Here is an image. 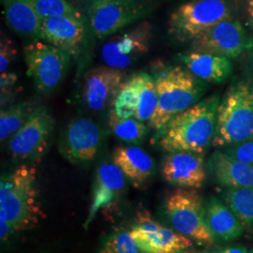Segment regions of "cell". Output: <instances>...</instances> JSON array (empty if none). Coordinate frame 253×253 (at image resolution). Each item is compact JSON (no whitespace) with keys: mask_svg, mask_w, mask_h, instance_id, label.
Listing matches in <instances>:
<instances>
[{"mask_svg":"<svg viewBox=\"0 0 253 253\" xmlns=\"http://www.w3.org/2000/svg\"><path fill=\"white\" fill-rule=\"evenodd\" d=\"M217 95L200 100L157 130L155 141L164 151L205 153L212 145L216 129Z\"/></svg>","mask_w":253,"mask_h":253,"instance_id":"1","label":"cell"},{"mask_svg":"<svg viewBox=\"0 0 253 253\" xmlns=\"http://www.w3.org/2000/svg\"><path fill=\"white\" fill-rule=\"evenodd\" d=\"M43 216L34 165L22 164L1 176L0 221L15 234L35 226Z\"/></svg>","mask_w":253,"mask_h":253,"instance_id":"2","label":"cell"},{"mask_svg":"<svg viewBox=\"0 0 253 253\" xmlns=\"http://www.w3.org/2000/svg\"><path fill=\"white\" fill-rule=\"evenodd\" d=\"M153 76L158 106L148 126L157 131L175 116L197 103L207 85L181 66L165 67L154 73Z\"/></svg>","mask_w":253,"mask_h":253,"instance_id":"3","label":"cell"},{"mask_svg":"<svg viewBox=\"0 0 253 253\" xmlns=\"http://www.w3.org/2000/svg\"><path fill=\"white\" fill-rule=\"evenodd\" d=\"M253 138V85L233 84L219 101L212 145L227 147Z\"/></svg>","mask_w":253,"mask_h":253,"instance_id":"4","label":"cell"},{"mask_svg":"<svg viewBox=\"0 0 253 253\" xmlns=\"http://www.w3.org/2000/svg\"><path fill=\"white\" fill-rule=\"evenodd\" d=\"M164 214L170 225L181 235L201 246L214 244L206 220V208L197 190L177 188L164 199Z\"/></svg>","mask_w":253,"mask_h":253,"instance_id":"5","label":"cell"},{"mask_svg":"<svg viewBox=\"0 0 253 253\" xmlns=\"http://www.w3.org/2000/svg\"><path fill=\"white\" fill-rule=\"evenodd\" d=\"M231 17L225 0H192L171 13L168 32L177 42H191L208 28Z\"/></svg>","mask_w":253,"mask_h":253,"instance_id":"6","label":"cell"},{"mask_svg":"<svg viewBox=\"0 0 253 253\" xmlns=\"http://www.w3.org/2000/svg\"><path fill=\"white\" fill-rule=\"evenodd\" d=\"M27 74L40 95H48L59 86L69 72L72 55L63 50L35 40L24 48Z\"/></svg>","mask_w":253,"mask_h":253,"instance_id":"7","label":"cell"},{"mask_svg":"<svg viewBox=\"0 0 253 253\" xmlns=\"http://www.w3.org/2000/svg\"><path fill=\"white\" fill-rule=\"evenodd\" d=\"M111 110L120 118H135L149 122L158 106L156 81L152 74H132L119 87Z\"/></svg>","mask_w":253,"mask_h":253,"instance_id":"8","label":"cell"},{"mask_svg":"<svg viewBox=\"0 0 253 253\" xmlns=\"http://www.w3.org/2000/svg\"><path fill=\"white\" fill-rule=\"evenodd\" d=\"M54 129L51 112L45 106L39 105L27 123L9 140V155L20 162L40 161L49 148Z\"/></svg>","mask_w":253,"mask_h":253,"instance_id":"9","label":"cell"},{"mask_svg":"<svg viewBox=\"0 0 253 253\" xmlns=\"http://www.w3.org/2000/svg\"><path fill=\"white\" fill-rule=\"evenodd\" d=\"M86 12L92 34L102 40L145 17L148 9L146 5L138 0H97Z\"/></svg>","mask_w":253,"mask_h":253,"instance_id":"10","label":"cell"},{"mask_svg":"<svg viewBox=\"0 0 253 253\" xmlns=\"http://www.w3.org/2000/svg\"><path fill=\"white\" fill-rule=\"evenodd\" d=\"M103 140L100 125L89 118L71 120L61 133L59 151L73 164L90 163L99 153Z\"/></svg>","mask_w":253,"mask_h":253,"instance_id":"11","label":"cell"},{"mask_svg":"<svg viewBox=\"0 0 253 253\" xmlns=\"http://www.w3.org/2000/svg\"><path fill=\"white\" fill-rule=\"evenodd\" d=\"M242 25L228 18L204 31L191 41L192 51L217 54L227 58H237L252 47Z\"/></svg>","mask_w":253,"mask_h":253,"instance_id":"12","label":"cell"},{"mask_svg":"<svg viewBox=\"0 0 253 253\" xmlns=\"http://www.w3.org/2000/svg\"><path fill=\"white\" fill-rule=\"evenodd\" d=\"M129 233L143 253H180L193 246L189 237L161 224L145 210L137 215Z\"/></svg>","mask_w":253,"mask_h":253,"instance_id":"13","label":"cell"},{"mask_svg":"<svg viewBox=\"0 0 253 253\" xmlns=\"http://www.w3.org/2000/svg\"><path fill=\"white\" fill-rule=\"evenodd\" d=\"M151 38V25L142 22L107 41L101 49L102 59L109 67L126 69L149 51Z\"/></svg>","mask_w":253,"mask_h":253,"instance_id":"14","label":"cell"},{"mask_svg":"<svg viewBox=\"0 0 253 253\" xmlns=\"http://www.w3.org/2000/svg\"><path fill=\"white\" fill-rule=\"evenodd\" d=\"M87 31L86 21L83 15L42 19L40 40L76 57L86 42Z\"/></svg>","mask_w":253,"mask_h":253,"instance_id":"15","label":"cell"},{"mask_svg":"<svg viewBox=\"0 0 253 253\" xmlns=\"http://www.w3.org/2000/svg\"><path fill=\"white\" fill-rule=\"evenodd\" d=\"M123 70L98 67L84 75L81 98L84 104L94 112H100L113 103L119 87L125 81Z\"/></svg>","mask_w":253,"mask_h":253,"instance_id":"16","label":"cell"},{"mask_svg":"<svg viewBox=\"0 0 253 253\" xmlns=\"http://www.w3.org/2000/svg\"><path fill=\"white\" fill-rule=\"evenodd\" d=\"M162 174L164 180L177 188L200 189L207 179L204 154L170 152L163 159Z\"/></svg>","mask_w":253,"mask_h":253,"instance_id":"17","label":"cell"},{"mask_svg":"<svg viewBox=\"0 0 253 253\" xmlns=\"http://www.w3.org/2000/svg\"><path fill=\"white\" fill-rule=\"evenodd\" d=\"M126 187V176L115 163H103L96 171L89 214L84 223L87 229L101 209L111 208L122 196Z\"/></svg>","mask_w":253,"mask_h":253,"instance_id":"18","label":"cell"},{"mask_svg":"<svg viewBox=\"0 0 253 253\" xmlns=\"http://www.w3.org/2000/svg\"><path fill=\"white\" fill-rule=\"evenodd\" d=\"M113 163L138 189L145 188L155 172V162L151 156L136 145L117 147L113 153Z\"/></svg>","mask_w":253,"mask_h":253,"instance_id":"19","label":"cell"},{"mask_svg":"<svg viewBox=\"0 0 253 253\" xmlns=\"http://www.w3.org/2000/svg\"><path fill=\"white\" fill-rule=\"evenodd\" d=\"M208 167L220 186L253 189V165L236 161L217 150L209 158Z\"/></svg>","mask_w":253,"mask_h":253,"instance_id":"20","label":"cell"},{"mask_svg":"<svg viewBox=\"0 0 253 253\" xmlns=\"http://www.w3.org/2000/svg\"><path fill=\"white\" fill-rule=\"evenodd\" d=\"M180 60L194 76L208 83L226 81L233 70L230 59L217 54L191 51L181 54Z\"/></svg>","mask_w":253,"mask_h":253,"instance_id":"21","label":"cell"},{"mask_svg":"<svg viewBox=\"0 0 253 253\" xmlns=\"http://www.w3.org/2000/svg\"><path fill=\"white\" fill-rule=\"evenodd\" d=\"M205 208L207 224L214 239L230 242L242 235L244 227L225 204L211 197L206 202Z\"/></svg>","mask_w":253,"mask_h":253,"instance_id":"22","label":"cell"},{"mask_svg":"<svg viewBox=\"0 0 253 253\" xmlns=\"http://www.w3.org/2000/svg\"><path fill=\"white\" fill-rule=\"evenodd\" d=\"M8 27L20 36L40 40L42 19L30 0H1Z\"/></svg>","mask_w":253,"mask_h":253,"instance_id":"23","label":"cell"},{"mask_svg":"<svg viewBox=\"0 0 253 253\" xmlns=\"http://www.w3.org/2000/svg\"><path fill=\"white\" fill-rule=\"evenodd\" d=\"M34 101H20L9 105V107L1 108L0 113V140L6 142L15 135L20 128L35 112L37 107Z\"/></svg>","mask_w":253,"mask_h":253,"instance_id":"24","label":"cell"},{"mask_svg":"<svg viewBox=\"0 0 253 253\" xmlns=\"http://www.w3.org/2000/svg\"><path fill=\"white\" fill-rule=\"evenodd\" d=\"M224 203L238 217L244 229H253V189L226 188Z\"/></svg>","mask_w":253,"mask_h":253,"instance_id":"25","label":"cell"},{"mask_svg":"<svg viewBox=\"0 0 253 253\" xmlns=\"http://www.w3.org/2000/svg\"><path fill=\"white\" fill-rule=\"evenodd\" d=\"M108 126L111 132L119 140L133 145H140L148 132L145 122L135 118H120L112 111L109 113Z\"/></svg>","mask_w":253,"mask_h":253,"instance_id":"26","label":"cell"},{"mask_svg":"<svg viewBox=\"0 0 253 253\" xmlns=\"http://www.w3.org/2000/svg\"><path fill=\"white\" fill-rule=\"evenodd\" d=\"M41 19L60 16H82L81 11L69 0H30Z\"/></svg>","mask_w":253,"mask_h":253,"instance_id":"27","label":"cell"},{"mask_svg":"<svg viewBox=\"0 0 253 253\" xmlns=\"http://www.w3.org/2000/svg\"><path fill=\"white\" fill-rule=\"evenodd\" d=\"M134 238L126 230H119L109 235L100 253H139Z\"/></svg>","mask_w":253,"mask_h":253,"instance_id":"28","label":"cell"},{"mask_svg":"<svg viewBox=\"0 0 253 253\" xmlns=\"http://www.w3.org/2000/svg\"><path fill=\"white\" fill-rule=\"evenodd\" d=\"M223 152L236 161L253 165V138L248 141L227 146Z\"/></svg>","mask_w":253,"mask_h":253,"instance_id":"29","label":"cell"},{"mask_svg":"<svg viewBox=\"0 0 253 253\" xmlns=\"http://www.w3.org/2000/svg\"><path fill=\"white\" fill-rule=\"evenodd\" d=\"M17 56V49L14 42L3 33L1 34L0 42V72H7L9 66Z\"/></svg>","mask_w":253,"mask_h":253,"instance_id":"30","label":"cell"},{"mask_svg":"<svg viewBox=\"0 0 253 253\" xmlns=\"http://www.w3.org/2000/svg\"><path fill=\"white\" fill-rule=\"evenodd\" d=\"M18 81L17 74L11 72L1 73L0 85H1V108H5L10 100L13 99L14 88Z\"/></svg>","mask_w":253,"mask_h":253,"instance_id":"31","label":"cell"},{"mask_svg":"<svg viewBox=\"0 0 253 253\" xmlns=\"http://www.w3.org/2000/svg\"><path fill=\"white\" fill-rule=\"evenodd\" d=\"M218 253H248V251L241 245H234L222 249Z\"/></svg>","mask_w":253,"mask_h":253,"instance_id":"32","label":"cell"},{"mask_svg":"<svg viewBox=\"0 0 253 253\" xmlns=\"http://www.w3.org/2000/svg\"><path fill=\"white\" fill-rule=\"evenodd\" d=\"M72 4L75 8H77L76 6H78L80 9H85L87 10L91 5L97 1V0H71Z\"/></svg>","mask_w":253,"mask_h":253,"instance_id":"33","label":"cell"},{"mask_svg":"<svg viewBox=\"0 0 253 253\" xmlns=\"http://www.w3.org/2000/svg\"><path fill=\"white\" fill-rule=\"evenodd\" d=\"M248 12L251 16L252 20L253 19V0H248Z\"/></svg>","mask_w":253,"mask_h":253,"instance_id":"34","label":"cell"},{"mask_svg":"<svg viewBox=\"0 0 253 253\" xmlns=\"http://www.w3.org/2000/svg\"><path fill=\"white\" fill-rule=\"evenodd\" d=\"M180 253H208L207 251H200V250H195V249H191L189 248L183 252H181Z\"/></svg>","mask_w":253,"mask_h":253,"instance_id":"35","label":"cell"},{"mask_svg":"<svg viewBox=\"0 0 253 253\" xmlns=\"http://www.w3.org/2000/svg\"><path fill=\"white\" fill-rule=\"evenodd\" d=\"M103 1H126V0H103Z\"/></svg>","mask_w":253,"mask_h":253,"instance_id":"36","label":"cell"},{"mask_svg":"<svg viewBox=\"0 0 253 253\" xmlns=\"http://www.w3.org/2000/svg\"><path fill=\"white\" fill-rule=\"evenodd\" d=\"M253 253V251H252V252H251V253Z\"/></svg>","mask_w":253,"mask_h":253,"instance_id":"37","label":"cell"},{"mask_svg":"<svg viewBox=\"0 0 253 253\" xmlns=\"http://www.w3.org/2000/svg\"></svg>","mask_w":253,"mask_h":253,"instance_id":"38","label":"cell"},{"mask_svg":"<svg viewBox=\"0 0 253 253\" xmlns=\"http://www.w3.org/2000/svg\"></svg>","mask_w":253,"mask_h":253,"instance_id":"39","label":"cell"}]
</instances>
